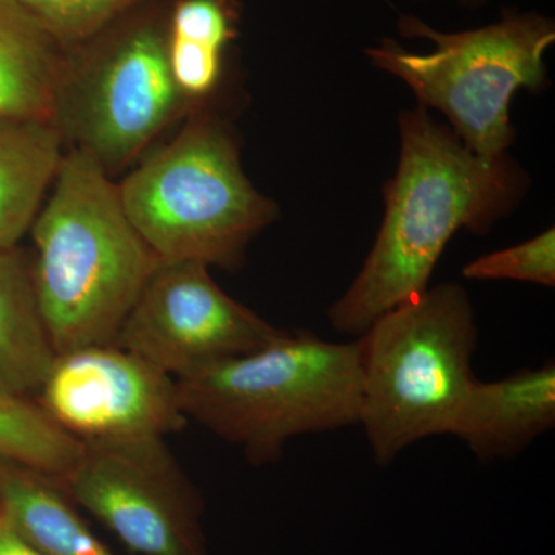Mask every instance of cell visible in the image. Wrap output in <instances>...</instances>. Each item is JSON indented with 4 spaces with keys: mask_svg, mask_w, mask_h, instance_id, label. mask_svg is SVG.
<instances>
[{
    "mask_svg": "<svg viewBox=\"0 0 555 555\" xmlns=\"http://www.w3.org/2000/svg\"><path fill=\"white\" fill-rule=\"evenodd\" d=\"M51 36L79 38L101 27L129 0H16Z\"/></svg>",
    "mask_w": 555,
    "mask_h": 555,
    "instance_id": "ac0fdd59",
    "label": "cell"
},
{
    "mask_svg": "<svg viewBox=\"0 0 555 555\" xmlns=\"http://www.w3.org/2000/svg\"><path fill=\"white\" fill-rule=\"evenodd\" d=\"M467 280H509L555 286V232L547 229L534 238L474 259L463 268Z\"/></svg>",
    "mask_w": 555,
    "mask_h": 555,
    "instance_id": "e0dca14e",
    "label": "cell"
},
{
    "mask_svg": "<svg viewBox=\"0 0 555 555\" xmlns=\"http://www.w3.org/2000/svg\"><path fill=\"white\" fill-rule=\"evenodd\" d=\"M167 43L155 31L127 39L94 79L82 116L83 150L104 167L137 156L177 112Z\"/></svg>",
    "mask_w": 555,
    "mask_h": 555,
    "instance_id": "30bf717a",
    "label": "cell"
},
{
    "mask_svg": "<svg viewBox=\"0 0 555 555\" xmlns=\"http://www.w3.org/2000/svg\"><path fill=\"white\" fill-rule=\"evenodd\" d=\"M0 555H42L35 547L21 539L10 526L0 524Z\"/></svg>",
    "mask_w": 555,
    "mask_h": 555,
    "instance_id": "44dd1931",
    "label": "cell"
},
{
    "mask_svg": "<svg viewBox=\"0 0 555 555\" xmlns=\"http://www.w3.org/2000/svg\"><path fill=\"white\" fill-rule=\"evenodd\" d=\"M0 524H2V516H0Z\"/></svg>",
    "mask_w": 555,
    "mask_h": 555,
    "instance_id": "7402d4cb",
    "label": "cell"
},
{
    "mask_svg": "<svg viewBox=\"0 0 555 555\" xmlns=\"http://www.w3.org/2000/svg\"><path fill=\"white\" fill-rule=\"evenodd\" d=\"M56 108L53 36L16 0H0V116L54 120Z\"/></svg>",
    "mask_w": 555,
    "mask_h": 555,
    "instance_id": "9a60e30c",
    "label": "cell"
},
{
    "mask_svg": "<svg viewBox=\"0 0 555 555\" xmlns=\"http://www.w3.org/2000/svg\"><path fill=\"white\" fill-rule=\"evenodd\" d=\"M31 225L33 288L56 353L113 345L159 259L127 218L118 185L82 147L61 160Z\"/></svg>",
    "mask_w": 555,
    "mask_h": 555,
    "instance_id": "7a4b0ae2",
    "label": "cell"
},
{
    "mask_svg": "<svg viewBox=\"0 0 555 555\" xmlns=\"http://www.w3.org/2000/svg\"><path fill=\"white\" fill-rule=\"evenodd\" d=\"M82 443L35 398L0 397V460L62 481L78 465Z\"/></svg>",
    "mask_w": 555,
    "mask_h": 555,
    "instance_id": "2e32d148",
    "label": "cell"
},
{
    "mask_svg": "<svg viewBox=\"0 0 555 555\" xmlns=\"http://www.w3.org/2000/svg\"><path fill=\"white\" fill-rule=\"evenodd\" d=\"M127 218L160 262L238 268L244 250L276 218L251 184L240 150L218 120L190 122L118 185Z\"/></svg>",
    "mask_w": 555,
    "mask_h": 555,
    "instance_id": "5b68a950",
    "label": "cell"
},
{
    "mask_svg": "<svg viewBox=\"0 0 555 555\" xmlns=\"http://www.w3.org/2000/svg\"><path fill=\"white\" fill-rule=\"evenodd\" d=\"M406 38L430 40L434 49L412 53L385 39L366 50L379 69L403 80L425 107L440 109L470 152L505 156L514 141L511 102L520 89L545 80V53L555 42L554 22L540 14H511L474 30H434L414 16L398 21Z\"/></svg>",
    "mask_w": 555,
    "mask_h": 555,
    "instance_id": "8992f818",
    "label": "cell"
},
{
    "mask_svg": "<svg viewBox=\"0 0 555 555\" xmlns=\"http://www.w3.org/2000/svg\"><path fill=\"white\" fill-rule=\"evenodd\" d=\"M188 420L243 449L254 466L276 463L288 441L358 426L360 347L312 332H284L270 345L177 379Z\"/></svg>",
    "mask_w": 555,
    "mask_h": 555,
    "instance_id": "3957f363",
    "label": "cell"
},
{
    "mask_svg": "<svg viewBox=\"0 0 555 555\" xmlns=\"http://www.w3.org/2000/svg\"><path fill=\"white\" fill-rule=\"evenodd\" d=\"M76 506L138 555H210L203 496L164 437L83 444L62 481Z\"/></svg>",
    "mask_w": 555,
    "mask_h": 555,
    "instance_id": "52a82bcc",
    "label": "cell"
},
{
    "mask_svg": "<svg viewBox=\"0 0 555 555\" xmlns=\"http://www.w3.org/2000/svg\"><path fill=\"white\" fill-rule=\"evenodd\" d=\"M62 158L54 120L0 116V250L31 229Z\"/></svg>",
    "mask_w": 555,
    "mask_h": 555,
    "instance_id": "7c38bea8",
    "label": "cell"
},
{
    "mask_svg": "<svg viewBox=\"0 0 555 555\" xmlns=\"http://www.w3.org/2000/svg\"><path fill=\"white\" fill-rule=\"evenodd\" d=\"M54 358L30 266L16 248L0 250V397L35 398Z\"/></svg>",
    "mask_w": 555,
    "mask_h": 555,
    "instance_id": "5bb4252c",
    "label": "cell"
},
{
    "mask_svg": "<svg viewBox=\"0 0 555 555\" xmlns=\"http://www.w3.org/2000/svg\"><path fill=\"white\" fill-rule=\"evenodd\" d=\"M555 426V364L525 367L495 382L477 379L449 436L480 462L514 459Z\"/></svg>",
    "mask_w": 555,
    "mask_h": 555,
    "instance_id": "8fae6325",
    "label": "cell"
},
{
    "mask_svg": "<svg viewBox=\"0 0 555 555\" xmlns=\"http://www.w3.org/2000/svg\"><path fill=\"white\" fill-rule=\"evenodd\" d=\"M35 400L82 444L166 437L189 423L177 379L116 345L56 353Z\"/></svg>",
    "mask_w": 555,
    "mask_h": 555,
    "instance_id": "9c48e42d",
    "label": "cell"
},
{
    "mask_svg": "<svg viewBox=\"0 0 555 555\" xmlns=\"http://www.w3.org/2000/svg\"><path fill=\"white\" fill-rule=\"evenodd\" d=\"M230 0H181L171 21V36L225 50L236 36Z\"/></svg>",
    "mask_w": 555,
    "mask_h": 555,
    "instance_id": "ffe728a7",
    "label": "cell"
},
{
    "mask_svg": "<svg viewBox=\"0 0 555 555\" xmlns=\"http://www.w3.org/2000/svg\"><path fill=\"white\" fill-rule=\"evenodd\" d=\"M224 50L207 43L171 36L167 57L171 78L184 98H203L211 93L221 78Z\"/></svg>",
    "mask_w": 555,
    "mask_h": 555,
    "instance_id": "d6986e66",
    "label": "cell"
},
{
    "mask_svg": "<svg viewBox=\"0 0 555 555\" xmlns=\"http://www.w3.org/2000/svg\"><path fill=\"white\" fill-rule=\"evenodd\" d=\"M208 269L159 262L113 345L179 379L255 352L286 332L229 297Z\"/></svg>",
    "mask_w": 555,
    "mask_h": 555,
    "instance_id": "ba28073f",
    "label": "cell"
},
{
    "mask_svg": "<svg viewBox=\"0 0 555 555\" xmlns=\"http://www.w3.org/2000/svg\"><path fill=\"white\" fill-rule=\"evenodd\" d=\"M400 160L363 268L328 309L332 327L360 337L383 313L429 288L444 248L462 229L486 232L520 196L521 178L502 156L486 159L427 115H400Z\"/></svg>",
    "mask_w": 555,
    "mask_h": 555,
    "instance_id": "6da1fadb",
    "label": "cell"
},
{
    "mask_svg": "<svg viewBox=\"0 0 555 555\" xmlns=\"http://www.w3.org/2000/svg\"><path fill=\"white\" fill-rule=\"evenodd\" d=\"M0 516L42 555H118L91 531L60 481L0 463Z\"/></svg>",
    "mask_w": 555,
    "mask_h": 555,
    "instance_id": "4fadbf2b",
    "label": "cell"
},
{
    "mask_svg": "<svg viewBox=\"0 0 555 555\" xmlns=\"http://www.w3.org/2000/svg\"><path fill=\"white\" fill-rule=\"evenodd\" d=\"M360 423L375 463L389 466L418 441L449 436L476 382V310L455 283L429 287L383 313L357 338Z\"/></svg>",
    "mask_w": 555,
    "mask_h": 555,
    "instance_id": "277c9868",
    "label": "cell"
}]
</instances>
